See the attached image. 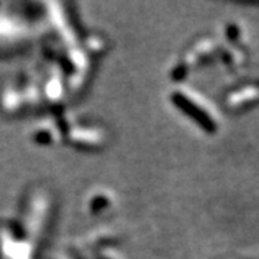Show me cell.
I'll return each instance as SVG.
<instances>
[{
  "instance_id": "7a4b0ae2",
  "label": "cell",
  "mask_w": 259,
  "mask_h": 259,
  "mask_svg": "<svg viewBox=\"0 0 259 259\" xmlns=\"http://www.w3.org/2000/svg\"><path fill=\"white\" fill-rule=\"evenodd\" d=\"M226 30H228V37H229L231 42H236V40L239 39V28H238V26L229 25Z\"/></svg>"
},
{
  "instance_id": "6da1fadb",
  "label": "cell",
  "mask_w": 259,
  "mask_h": 259,
  "mask_svg": "<svg viewBox=\"0 0 259 259\" xmlns=\"http://www.w3.org/2000/svg\"><path fill=\"white\" fill-rule=\"evenodd\" d=\"M177 102L180 104V107L185 110L186 112H189L192 117H193L194 120L197 121L202 127H203L206 131H209V133H214L216 131V125H214V122H213L203 111H200V110H197L196 107H194L192 102L186 101L185 98H182V97H179L177 98Z\"/></svg>"
}]
</instances>
